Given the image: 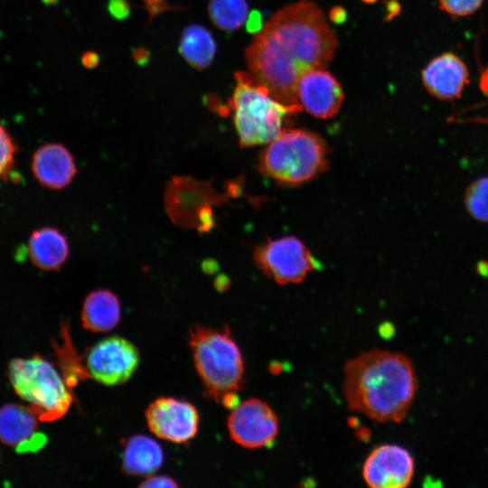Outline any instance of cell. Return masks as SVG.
Masks as SVG:
<instances>
[{"label":"cell","mask_w":488,"mask_h":488,"mask_svg":"<svg viewBox=\"0 0 488 488\" xmlns=\"http://www.w3.org/2000/svg\"><path fill=\"white\" fill-rule=\"evenodd\" d=\"M139 360L138 350L131 342L110 336L89 348L85 362L89 377L106 386H117L133 376Z\"/></svg>","instance_id":"obj_9"},{"label":"cell","mask_w":488,"mask_h":488,"mask_svg":"<svg viewBox=\"0 0 488 488\" xmlns=\"http://www.w3.org/2000/svg\"><path fill=\"white\" fill-rule=\"evenodd\" d=\"M107 9L110 15L117 20H125L131 14V7L127 0H108Z\"/></svg>","instance_id":"obj_25"},{"label":"cell","mask_w":488,"mask_h":488,"mask_svg":"<svg viewBox=\"0 0 488 488\" xmlns=\"http://www.w3.org/2000/svg\"><path fill=\"white\" fill-rule=\"evenodd\" d=\"M147 10L153 14H156L159 12L164 10V8H169V6L164 2V0H144Z\"/></svg>","instance_id":"obj_31"},{"label":"cell","mask_w":488,"mask_h":488,"mask_svg":"<svg viewBox=\"0 0 488 488\" xmlns=\"http://www.w3.org/2000/svg\"><path fill=\"white\" fill-rule=\"evenodd\" d=\"M227 427L230 438L248 449L271 445L279 431V422L274 409L257 398L239 402L232 408Z\"/></svg>","instance_id":"obj_10"},{"label":"cell","mask_w":488,"mask_h":488,"mask_svg":"<svg viewBox=\"0 0 488 488\" xmlns=\"http://www.w3.org/2000/svg\"><path fill=\"white\" fill-rule=\"evenodd\" d=\"M422 81L435 98L451 100L460 98L469 82V70L455 53L446 52L434 58L422 71Z\"/></svg>","instance_id":"obj_16"},{"label":"cell","mask_w":488,"mask_h":488,"mask_svg":"<svg viewBox=\"0 0 488 488\" xmlns=\"http://www.w3.org/2000/svg\"><path fill=\"white\" fill-rule=\"evenodd\" d=\"M400 12V5L397 0H389L387 2V21L394 18Z\"/></svg>","instance_id":"obj_32"},{"label":"cell","mask_w":488,"mask_h":488,"mask_svg":"<svg viewBox=\"0 0 488 488\" xmlns=\"http://www.w3.org/2000/svg\"><path fill=\"white\" fill-rule=\"evenodd\" d=\"M149 52L143 47L136 48L133 52V59L139 66L145 65L149 61Z\"/></svg>","instance_id":"obj_30"},{"label":"cell","mask_w":488,"mask_h":488,"mask_svg":"<svg viewBox=\"0 0 488 488\" xmlns=\"http://www.w3.org/2000/svg\"><path fill=\"white\" fill-rule=\"evenodd\" d=\"M480 89L488 97V68L481 74Z\"/></svg>","instance_id":"obj_33"},{"label":"cell","mask_w":488,"mask_h":488,"mask_svg":"<svg viewBox=\"0 0 488 488\" xmlns=\"http://www.w3.org/2000/svg\"><path fill=\"white\" fill-rule=\"evenodd\" d=\"M417 388L414 365L400 352L370 350L350 359L343 368L348 408L378 422L402 421Z\"/></svg>","instance_id":"obj_2"},{"label":"cell","mask_w":488,"mask_h":488,"mask_svg":"<svg viewBox=\"0 0 488 488\" xmlns=\"http://www.w3.org/2000/svg\"><path fill=\"white\" fill-rule=\"evenodd\" d=\"M39 422L27 405H3L0 407V442L20 452L39 449L46 442V436L38 431Z\"/></svg>","instance_id":"obj_14"},{"label":"cell","mask_w":488,"mask_h":488,"mask_svg":"<svg viewBox=\"0 0 488 488\" xmlns=\"http://www.w3.org/2000/svg\"><path fill=\"white\" fill-rule=\"evenodd\" d=\"M237 186L230 183L226 192H221L214 187L212 180L174 175L164 188V209L175 226L196 230L200 213L206 208L227 203L230 197L237 196Z\"/></svg>","instance_id":"obj_7"},{"label":"cell","mask_w":488,"mask_h":488,"mask_svg":"<svg viewBox=\"0 0 488 488\" xmlns=\"http://www.w3.org/2000/svg\"><path fill=\"white\" fill-rule=\"evenodd\" d=\"M464 202L473 219L488 222V176L480 177L470 183L465 190Z\"/></svg>","instance_id":"obj_22"},{"label":"cell","mask_w":488,"mask_h":488,"mask_svg":"<svg viewBox=\"0 0 488 488\" xmlns=\"http://www.w3.org/2000/svg\"><path fill=\"white\" fill-rule=\"evenodd\" d=\"M208 13L212 23L225 32L239 28L249 15L247 0H211Z\"/></svg>","instance_id":"obj_21"},{"label":"cell","mask_w":488,"mask_h":488,"mask_svg":"<svg viewBox=\"0 0 488 488\" xmlns=\"http://www.w3.org/2000/svg\"><path fill=\"white\" fill-rule=\"evenodd\" d=\"M235 80L228 106L242 147L268 144L284 129L285 117L301 111L274 99L250 73L236 71Z\"/></svg>","instance_id":"obj_4"},{"label":"cell","mask_w":488,"mask_h":488,"mask_svg":"<svg viewBox=\"0 0 488 488\" xmlns=\"http://www.w3.org/2000/svg\"><path fill=\"white\" fill-rule=\"evenodd\" d=\"M338 42L324 12L301 0L277 11L245 50L251 76L279 102L303 110L296 89L307 71L324 69Z\"/></svg>","instance_id":"obj_1"},{"label":"cell","mask_w":488,"mask_h":488,"mask_svg":"<svg viewBox=\"0 0 488 488\" xmlns=\"http://www.w3.org/2000/svg\"><path fill=\"white\" fill-rule=\"evenodd\" d=\"M31 166L38 183L52 190L67 187L77 174L73 155L61 143H48L40 146L33 153Z\"/></svg>","instance_id":"obj_15"},{"label":"cell","mask_w":488,"mask_h":488,"mask_svg":"<svg viewBox=\"0 0 488 488\" xmlns=\"http://www.w3.org/2000/svg\"><path fill=\"white\" fill-rule=\"evenodd\" d=\"M8 379L15 394L41 422H52L70 409L73 398L53 364L41 355L14 358L8 364Z\"/></svg>","instance_id":"obj_6"},{"label":"cell","mask_w":488,"mask_h":488,"mask_svg":"<svg viewBox=\"0 0 488 488\" xmlns=\"http://www.w3.org/2000/svg\"><path fill=\"white\" fill-rule=\"evenodd\" d=\"M140 487L145 488H156V487H177L178 483L172 478L168 476H151L145 479L139 485Z\"/></svg>","instance_id":"obj_26"},{"label":"cell","mask_w":488,"mask_h":488,"mask_svg":"<svg viewBox=\"0 0 488 488\" xmlns=\"http://www.w3.org/2000/svg\"><path fill=\"white\" fill-rule=\"evenodd\" d=\"M145 419L154 435L176 444L188 442L198 432L196 408L174 398L162 397L153 401L145 410Z\"/></svg>","instance_id":"obj_11"},{"label":"cell","mask_w":488,"mask_h":488,"mask_svg":"<svg viewBox=\"0 0 488 488\" xmlns=\"http://www.w3.org/2000/svg\"><path fill=\"white\" fill-rule=\"evenodd\" d=\"M27 250L35 267L43 271H56L68 259L70 245L67 236L59 229L42 227L32 232Z\"/></svg>","instance_id":"obj_17"},{"label":"cell","mask_w":488,"mask_h":488,"mask_svg":"<svg viewBox=\"0 0 488 488\" xmlns=\"http://www.w3.org/2000/svg\"><path fill=\"white\" fill-rule=\"evenodd\" d=\"M257 266L280 285L299 283L319 262L306 246L293 236L271 239L255 250Z\"/></svg>","instance_id":"obj_8"},{"label":"cell","mask_w":488,"mask_h":488,"mask_svg":"<svg viewBox=\"0 0 488 488\" xmlns=\"http://www.w3.org/2000/svg\"><path fill=\"white\" fill-rule=\"evenodd\" d=\"M329 17L333 23L342 24L345 23L347 19V12L342 6H334L331 9Z\"/></svg>","instance_id":"obj_28"},{"label":"cell","mask_w":488,"mask_h":488,"mask_svg":"<svg viewBox=\"0 0 488 488\" xmlns=\"http://www.w3.org/2000/svg\"><path fill=\"white\" fill-rule=\"evenodd\" d=\"M262 14L258 10L251 11L246 20V30L248 33L258 34L264 27Z\"/></svg>","instance_id":"obj_27"},{"label":"cell","mask_w":488,"mask_h":488,"mask_svg":"<svg viewBox=\"0 0 488 488\" xmlns=\"http://www.w3.org/2000/svg\"><path fill=\"white\" fill-rule=\"evenodd\" d=\"M361 1L364 2L365 4H373L377 2L378 0H361Z\"/></svg>","instance_id":"obj_35"},{"label":"cell","mask_w":488,"mask_h":488,"mask_svg":"<svg viewBox=\"0 0 488 488\" xmlns=\"http://www.w3.org/2000/svg\"><path fill=\"white\" fill-rule=\"evenodd\" d=\"M179 52L192 68L204 70L214 59L216 43L206 28L200 24H191L182 34Z\"/></svg>","instance_id":"obj_20"},{"label":"cell","mask_w":488,"mask_h":488,"mask_svg":"<svg viewBox=\"0 0 488 488\" xmlns=\"http://www.w3.org/2000/svg\"><path fill=\"white\" fill-rule=\"evenodd\" d=\"M121 305L112 291L99 288L85 298L80 318L82 326L94 333H105L115 328L120 321Z\"/></svg>","instance_id":"obj_18"},{"label":"cell","mask_w":488,"mask_h":488,"mask_svg":"<svg viewBox=\"0 0 488 488\" xmlns=\"http://www.w3.org/2000/svg\"><path fill=\"white\" fill-rule=\"evenodd\" d=\"M415 461L408 450L394 444L376 446L366 457L361 475L371 488H404L414 476Z\"/></svg>","instance_id":"obj_12"},{"label":"cell","mask_w":488,"mask_h":488,"mask_svg":"<svg viewBox=\"0 0 488 488\" xmlns=\"http://www.w3.org/2000/svg\"><path fill=\"white\" fill-rule=\"evenodd\" d=\"M16 145L7 130L0 124V179H6L15 164Z\"/></svg>","instance_id":"obj_23"},{"label":"cell","mask_w":488,"mask_h":488,"mask_svg":"<svg viewBox=\"0 0 488 488\" xmlns=\"http://www.w3.org/2000/svg\"><path fill=\"white\" fill-rule=\"evenodd\" d=\"M296 94L302 109L318 118L336 115L344 98L340 82L322 69L305 72L297 83Z\"/></svg>","instance_id":"obj_13"},{"label":"cell","mask_w":488,"mask_h":488,"mask_svg":"<svg viewBox=\"0 0 488 488\" xmlns=\"http://www.w3.org/2000/svg\"><path fill=\"white\" fill-rule=\"evenodd\" d=\"M121 458L122 469L126 474L145 476L160 468L164 462V452L155 439L136 435L126 441Z\"/></svg>","instance_id":"obj_19"},{"label":"cell","mask_w":488,"mask_h":488,"mask_svg":"<svg viewBox=\"0 0 488 488\" xmlns=\"http://www.w3.org/2000/svg\"><path fill=\"white\" fill-rule=\"evenodd\" d=\"M189 345L205 394L228 408H234L237 392L244 385L245 367L229 327L216 330L195 324L190 329Z\"/></svg>","instance_id":"obj_3"},{"label":"cell","mask_w":488,"mask_h":488,"mask_svg":"<svg viewBox=\"0 0 488 488\" xmlns=\"http://www.w3.org/2000/svg\"><path fill=\"white\" fill-rule=\"evenodd\" d=\"M81 62L87 69H94L99 63V56L95 52H87L81 57Z\"/></svg>","instance_id":"obj_29"},{"label":"cell","mask_w":488,"mask_h":488,"mask_svg":"<svg viewBox=\"0 0 488 488\" xmlns=\"http://www.w3.org/2000/svg\"><path fill=\"white\" fill-rule=\"evenodd\" d=\"M440 8L455 16H466L477 11L483 0H438Z\"/></svg>","instance_id":"obj_24"},{"label":"cell","mask_w":488,"mask_h":488,"mask_svg":"<svg viewBox=\"0 0 488 488\" xmlns=\"http://www.w3.org/2000/svg\"><path fill=\"white\" fill-rule=\"evenodd\" d=\"M328 149L318 135L301 128H284L258 158L266 176L286 185H298L326 169Z\"/></svg>","instance_id":"obj_5"},{"label":"cell","mask_w":488,"mask_h":488,"mask_svg":"<svg viewBox=\"0 0 488 488\" xmlns=\"http://www.w3.org/2000/svg\"><path fill=\"white\" fill-rule=\"evenodd\" d=\"M58 0H43L44 3L46 4H55L57 3Z\"/></svg>","instance_id":"obj_34"}]
</instances>
